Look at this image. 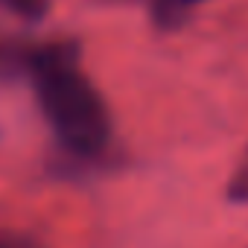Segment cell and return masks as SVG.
Wrapping results in <instances>:
<instances>
[{
	"label": "cell",
	"instance_id": "6da1fadb",
	"mask_svg": "<svg viewBox=\"0 0 248 248\" xmlns=\"http://www.w3.org/2000/svg\"><path fill=\"white\" fill-rule=\"evenodd\" d=\"M18 67L32 76L38 108L64 152L76 161H99L111 143V114L79 70V44L50 41L18 50Z\"/></svg>",
	"mask_w": 248,
	"mask_h": 248
},
{
	"label": "cell",
	"instance_id": "7a4b0ae2",
	"mask_svg": "<svg viewBox=\"0 0 248 248\" xmlns=\"http://www.w3.org/2000/svg\"><path fill=\"white\" fill-rule=\"evenodd\" d=\"M196 6H199V0H149V15L158 30L172 32L187 24L190 12Z\"/></svg>",
	"mask_w": 248,
	"mask_h": 248
},
{
	"label": "cell",
	"instance_id": "3957f363",
	"mask_svg": "<svg viewBox=\"0 0 248 248\" xmlns=\"http://www.w3.org/2000/svg\"><path fill=\"white\" fill-rule=\"evenodd\" d=\"M225 199L231 204H248V149L242 152L236 170L231 172L228 178V187H225Z\"/></svg>",
	"mask_w": 248,
	"mask_h": 248
},
{
	"label": "cell",
	"instance_id": "277c9868",
	"mask_svg": "<svg viewBox=\"0 0 248 248\" xmlns=\"http://www.w3.org/2000/svg\"><path fill=\"white\" fill-rule=\"evenodd\" d=\"M0 6H6L21 21H41L50 9V0H0Z\"/></svg>",
	"mask_w": 248,
	"mask_h": 248
},
{
	"label": "cell",
	"instance_id": "5b68a950",
	"mask_svg": "<svg viewBox=\"0 0 248 248\" xmlns=\"http://www.w3.org/2000/svg\"><path fill=\"white\" fill-rule=\"evenodd\" d=\"M0 248H44L35 236L12 231V228H0Z\"/></svg>",
	"mask_w": 248,
	"mask_h": 248
},
{
	"label": "cell",
	"instance_id": "8992f818",
	"mask_svg": "<svg viewBox=\"0 0 248 248\" xmlns=\"http://www.w3.org/2000/svg\"><path fill=\"white\" fill-rule=\"evenodd\" d=\"M6 64H18V50H12V53H0V70H3Z\"/></svg>",
	"mask_w": 248,
	"mask_h": 248
}]
</instances>
